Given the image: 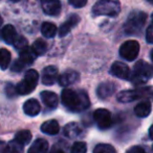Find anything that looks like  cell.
Wrapping results in <instances>:
<instances>
[{"label": "cell", "mask_w": 153, "mask_h": 153, "mask_svg": "<svg viewBox=\"0 0 153 153\" xmlns=\"http://www.w3.org/2000/svg\"><path fill=\"white\" fill-rule=\"evenodd\" d=\"M61 100L66 108L72 111H76V113L85 111L90 105L87 93L82 90H79V91H75L72 89L63 90L61 94Z\"/></svg>", "instance_id": "obj_1"}, {"label": "cell", "mask_w": 153, "mask_h": 153, "mask_svg": "<svg viewBox=\"0 0 153 153\" xmlns=\"http://www.w3.org/2000/svg\"><path fill=\"white\" fill-rule=\"evenodd\" d=\"M121 12V3L118 0H99L92 7L94 16L116 17Z\"/></svg>", "instance_id": "obj_2"}, {"label": "cell", "mask_w": 153, "mask_h": 153, "mask_svg": "<svg viewBox=\"0 0 153 153\" xmlns=\"http://www.w3.org/2000/svg\"><path fill=\"white\" fill-rule=\"evenodd\" d=\"M147 21V14L141 10H134L129 15L124 25V30L127 34H137L142 31Z\"/></svg>", "instance_id": "obj_3"}, {"label": "cell", "mask_w": 153, "mask_h": 153, "mask_svg": "<svg viewBox=\"0 0 153 153\" xmlns=\"http://www.w3.org/2000/svg\"><path fill=\"white\" fill-rule=\"evenodd\" d=\"M153 76V67L144 61H139L134 65L133 73L130 76V80L134 85H143Z\"/></svg>", "instance_id": "obj_4"}, {"label": "cell", "mask_w": 153, "mask_h": 153, "mask_svg": "<svg viewBox=\"0 0 153 153\" xmlns=\"http://www.w3.org/2000/svg\"><path fill=\"white\" fill-rule=\"evenodd\" d=\"M39 80V73L34 69L26 71L24 78L17 85L16 92L19 95H29L36 89Z\"/></svg>", "instance_id": "obj_5"}, {"label": "cell", "mask_w": 153, "mask_h": 153, "mask_svg": "<svg viewBox=\"0 0 153 153\" xmlns=\"http://www.w3.org/2000/svg\"><path fill=\"white\" fill-rule=\"evenodd\" d=\"M139 53V44L136 41H126L120 47V55L128 62L134 61Z\"/></svg>", "instance_id": "obj_6"}, {"label": "cell", "mask_w": 153, "mask_h": 153, "mask_svg": "<svg viewBox=\"0 0 153 153\" xmlns=\"http://www.w3.org/2000/svg\"><path fill=\"white\" fill-rule=\"evenodd\" d=\"M93 120L100 129H108L112 124V117L108 109L99 108L93 113Z\"/></svg>", "instance_id": "obj_7"}, {"label": "cell", "mask_w": 153, "mask_h": 153, "mask_svg": "<svg viewBox=\"0 0 153 153\" xmlns=\"http://www.w3.org/2000/svg\"><path fill=\"white\" fill-rule=\"evenodd\" d=\"M147 90L149 89H139V90H126L122 91L118 94L116 99L118 102L122 103H128L141 98V97L147 95Z\"/></svg>", "instance_id": "obj_8"}, {"label": "cell", "mask_w": 153, "mask_h": 153, "mask_svg": "<svg viewBox=\"0 0 153 153\" xmlns=\"http://www.w3.org/2000/svg\"><path fill=\"white\" fill-rule=\"evenodd\" d=\"M110 74L121 79H130L131 72L127 65L122 62H115L110 68Z\"/></svg>", "instance_id": "obj_9"}, {"label": "cell", "mask_w": 153, "mask_h": 153, "mask_svg": "<svg viewBox=\"0 0 153 153\" xmlns=\"http://www.w3.org/2000/svg\"><path fill=\"white\" fill-rule=\"evenodd\" d=\"M58 68L55 66H48L44 68L42 72V83L45 85H51L58 80L59 75H58Z\"/></svg>", "instance_id": "obj_10"}, {"label": "cell", "mask_w": 153, "mask_h": 153, "mask_svg": "<svg viewBox=\"0 0 153 153\" xmlns=\"http://www.w3.org/2000/svg\"><path fill=\"white\" fill-rule=\"evenodd\" d=\"M80 75L75 70H66L64 73H62L58 78V82L62 87H68L70 85H74L79 81Z\"/></svg>", "instance_id": "obj_11"}, {"label": "cell", "mask_w": 153, "mask_h": 153, "mask_svg": "<svg viewBox=\"0 0 153 153\" xmlns=\"http://www.w3.org/2000/svg\"><path fill=\"white\" fill-rule=\"evenodd\" d=\"M43 12L48 16H58L61 13V2L60 0H43Z\"/></svg>", "instance_id": "obj_12"}, {"label": "cell", "mask_w": 153, "mask_h": 153, "mask_svg": "<svg viewBox=\"0 0 153 153\" xmlns=\"http://www.w3.org/2000/svg\"><path fill=\"white\" fill-rule=\"evenodd\" d=\"M80 22V17L76 14H72L69 18L67 19L66 22H64L61 26L58 28V34L60 36H65L66 34L69 33V31L72 30V27H75L78 25V23Z\"/></svg>", "instance_id": "obj_13"}, {"label": "cell", "mask_w": 153, "mask_h": 153, "mask_svg": "<svg viewBox=\"0 0 153 153\" xmlns=\"http://www.w3.org/2000/svg\"><path fill=\"white\" fill-rule=\"evenodd\" d=\"M116 90L115 83L111 82V81H106V82L101 83L96 89V94L101 99H106L110 97L112 94H115Z\"/></svg>", "instance_id": "obj_14"}, {"label": "cell", "mask_w": 153, "mask_h": 153, "mask_svg": "<svg viewBox=\"0 0 153 153\" xmlns=\"http://www.w3.org/2000/svg\"><path fill=\"white\" fill-rule=\"evenodd\" d=\"M82 133H83V128L77 122L68 123L64 127V134L69 139H77V137H81Z\"/></svg>", "instance_id": "obj_15"}, {"label": "cell", "mask_w": 153, "mask_h": 153, "mask_svg": "<svg viewBox=\"0 0 153 153\" xmlns=\"http://www.w3.org/2000/svg\"><path fill=\"white\" fill-rule=\"evenodd\" d=\"M23 111L25 115L29 117H36L41 111L40 103L36 99H29L23 104Z\"/></svg>", "instance_id": "obj_16"}, {"label": "cell", "mask_w": 153, "mask_h": 153, "mask_svg": "<svg viewBox=\"0 0 153 153\" xmlns=\"http://www.w3.org/2000/svg\"><path fill=\"white\" fill-rule=\"evenodd\" d=\"M41 100L43 101L45 105L49 108H56L59 104V98L58 95L54 92L43 91L41 93Z\"/></svg>", "instance_id": "obj_17"}, {"label": "cell", "mask_w": 153, "mask_h": 153, "mask_svg": "<svg viewBox=\"0 0 153 153\" xmlns=\"http://www.w3.org/2000/svg\"><path fill=\"white\" fill-rule=\"evenodd\" d=\"M1 38L3 39L5 43H8V44H10V45H13L15 41H16V39L18 38V34H17V31H16V29H15V27L13 26V25L8 24V25H5V26L2 28Z\"/></svg>", "instance_id": "obj_18"}, {"label": "cell", "mask_w": 153, "mask_h": 153, "mask_svg": "<svg viewBox=\"0 0 153 153\" xmlns=\"http://www.w3.org/2000/svg\"><path fill=\"white\" fill-rule=\"evenodd\" d=\"M151 109H152L151 102L148 100H144V101H141V102L137 103V104L135 105L134 114L139 118H145L150 115Z\"/></svg>", "instance_id": "obj_19"}, {"label": "cell", "mask_w": 153, "mask_h": 153, "mask_svg": "<svg viewBox=\"0 0 153 153\" xmlns=\"http://www.w3.org/2000/svg\"><path fill=\"white\" fill-rule=\"evenodd\" d=\"M60 126L59 123L56 120H48V121H45L41 125V131L45 134L49 135H55L59 132Z\"/></svg>", "instance_id": "obj_20"}, {"label": "cell", "mask_w": 153, "mask_h": 153, "mask_svg": "<svg viewBox=\"0 0 153 153\" xmlns=\"http://www.w3.org/2000/svg\"><path fill=\"white\" fill-rule=\"evenodd\" d=\"M48 143L44 139H37L29 147L27 153H47Z\"/></svg>", "instance_id": "obj_21"}, {"label": "cell", "mask_w": 153, "mask_h": 153, "mask_svg": "<svg viewBox=\"0 0 153 153\" xmlns=\"http://www.w3.org/2000/svg\"><path fill=\"white\" fill-rule=\"evenodd\" d=\"M19 56H20L19 59H20L25 66H27V65H31L32 62L35 61L37 55L34 52L32 47H26L25 49H23V50H21L20 52H19Z\"/></svg>", "instance_id": "obj_22"}, {"label": "cell", "mask_w": 153, "mask_h": 153, "mask_svg": "<svg viewBox=\"0 0 153 153\" xmlns=\"http://www.w3.org/2000/svg\"><path fill=\"white\" fill-rule=\"evenodd\" d=\"M41 32H42L43 36L47 39H51L57 34L58 28L54 23L51 22H44L41 26Z\"/></svg>", "instance_id": "obj_23"}, {"label": "cell", "mask_w": 153, "mask_h": 153, "mask_svg": "<svg viewBox=\"0 0 153 153\" xmlns=\"http://www.w3.org/2000/svg\"><path fill=\"white\" fill-rule=\"evenodd\" d=\"M15 141L18 142L19 144H21L22 146H25L27 144L31 143L32 141V133L29 130H26V129H23V130H20L16 133L15 135Z\"/></svg>", "instance_id": "obj_24"}, {"label": "cell", "mask_w": 153, "mask_h": 153, "mask_svg": "<svg viewBox=\"0 0 153 153\" xmlns=\"http://www.w3.org/2000/svg\"><path fill=\"white\" fill-rule=\"evenodd\" d=\"M23 148H24V146H22L18 142L13 140V141H11L10 143L4 146L2 153H22Z\"/></svg>", "instance_id": "obj_25"}, {"label": "cell", "mask_w": 153, "mask_h": 153, "mask_svg": "<svg viewBox=\"0 0 153 153\" xmlns=\"http://www.w3.org/2000/svg\"><path fill=\"white\" fill-rule=\"evenodd\" d=\"M32 48H33L34 52H35L36 55L38 56V55L44 54L47 51V44L45 41L41 40V39H38V40H36L35 42H34Z\"/></svg>", "instance_id": "obj_26"}, {"label": "cell", "mask_w": 153, "mask_h": 153, "mask_svg": "<svg viewBox=\"0 0 153 153\" xmlns=\"http://www.w3.org/2000/svg\"><path fill=\"white\" fill-rule=\"evenodd\" d=\"M11 62V52L8 49H0V68L2 70L8 69Z\"/></svg>", "instance_id": "obj_27"}, {"label": "cell", "mask_w": 153, "mask_h": 153, "mask_svg": "<svg viewBox=\"0 0 153 153\" xmlns=\"http://www.w3.org/2000/svg\"><path fill=\"white\" fill-rule=\"evenodd\" d=\"M93 153H116V150L109 144H99L94 147Z\"/></svg>", "instance_id": "obj_28"}, {"label": "cell", "mask_w": 153, "mask_h": 153, "mask_svg": "<svg viewBox=\"0 0 153 153\" xmlns=\"http://www.w3.org/2000/svg\"><path fill=\"white\" fill-rule=\"evenodd\" d=\"M14 47L16 49H18L19 51L23 50L26 47H29V43H27V40L22 36H18V38L16 39V41L14 42Z\"/></svg>", "instance_id": "obj_29"}, {"label": "cell", "mask_w": 153, "mask_h": 153, "mask_svg": "<svg viewBox=\"0 0 153 153\" xmlns=\"http://www.w3.org/2000/svg\"><path fill=\"white\" fill-rule=\"evenodd\" d=\"M87 152V146L84 142H76L72 145L70 153H86Z\"/></svg>", "instance_id": "obj_30"}, {"label": "cell", "mask_w": 153, "mask_h": 153, "mask_svg": "<svg viewBox=\"0 0 153 153\" xmlns=\"http://www.w3.org/2000/svg\"><path fill=\"white\" fill-rule=\"evenodd\" d=\"M68 2H69V4H72V6H75V7L80 8L86 5L87 0H68Z\"/></svg>", "instance_id": "obj_31"}, {"label": "cell", "mask_w": 153, "mask_h": 153, "mask_svg": "<svg viewBox=\"0 0 153 153\" xmlns=\"http://www.w3.org/2000/svg\"><path fill=\"white\" fill-rule=\"evenodd\" d=\"M25 67V65L23 64L22 62L20 61V59H18V61H16L14 62V65L12 66V71H16V72H20V71L23 70V68Z\"/></svg>", "instance_id": "obj_32"}, {"label": "cell", "mask_w": 153, "mask_h": 153, "mask_svg": "<svg viewBox=\"0 0 153 153\" xmlns=\"http://www.w3.org/2000/svg\"><path fill=\"white\" fill-rule=\"evenodd\" d=\"M146 40L149 44H153V26L150 25L146 30Z\"/></svg>", "instance_id": "obj_33"}, {"label": "cell", "mask_w": 153, "mask_h": 153, "mask_svg": "<svg viewBox=\"0 0 153 153\" xmlns=\"http://www.w3.org/2000/svg\"><path fill=\"white\" fill-rule=\"evenodd\" d=\"M126 153H146V152L141 146H133L130 149L127 150Z\"/></svg>", "instance_id": "obj_34"}, {"label": "cell", "mask_w": 153, "mask_h": 153, "mask_svg": "<svg viewBox=\"0 0 153 153\" xmlns=\"http://www.w3.org/2000/svg\"><path fill=\"white\" fill-rule=\"evenodd\" d=\"M49 153H65V152H64V150L61 149V148L54 147L53 149L50 150V152H49Z\"/></svg>", "instance_id": "obj_35"}, {"label": "cell", "mask_w": 153, "mask_h": 153, "mask_svg": "<svg viewBox=\"0 0 153 153\" xmlns=\"http://www.w3.org/2000/svg\"><path fill=\"white\" fill-rule=\"evenodd\" d=\"M149 137H150V139L153 140V125L149 128Z\"/></svg>", "instance_id": "obj_36"}, {"label": "cell", "mask_w": 153, "mask_h": 153, "mask_svg": "<svg viewBox=\"0 0 153 153\" xmlns=\"http://www.w3.org/2000/svg\"><path fill=\"white\" fill-rule=\"evenodd\" d=\"M2 22H3V20H2L1 16H0V26H1V25H2ZM0 36H1V31H0Z\"/></svg>", "instance_id": "obj_37"}, {"label": "cell", "mask_w": 153, "mask_h": 153, "mask_svg": "<svg viewBox=\"0 0 153 153\" xmlns=\"http://www.w3.org/2000/svg\"><path fill=\"white\" fill-rule=\"evenodd\" d=\"M150 56H151V61L153 62V50L151 51V53H150Z\"/></svg>", "instance_id": "obj_38"}, {"label": "cell", "mask_w": 153, "mask_h": 153, "mask_svg": "<svg viewBox=\"0 0 153 153\" xmlns=\"http://www.w3.org/2000/svg\"><path fill=\"white\" fill-rule=\"evenodd\" d=\"M148 2H149L150 4H153V0H147Z\"/></svg>", "instance_id": "obj_39"}, {"label": "cell", "mask_w": 153, "mask_h": 153, "mask_svg": "<svg viewBox=\"0 0 153 153\" xmlns=\"http://www.w3.org/2000/svg\"><path fill=\"white\" fill-rule=\"evenodd\" d=\"M12 2H19V1H21V0H11Z\"/></svg>", "instance_id": "obj_40"}, {"label": "cell", "mask_w": 153, "mask_h": 153, "mask_svg": "<svg viewBox=\"0 0 153 153\" xmlns=\"http://www.w3.org/2000/svg\"><path fill=\"white\" fill-rule=\"evenodd\" d=\"M152 26H153V14H152Z\"/></svg>", "instance_id": "obj_41"}, {"label": "cell", "mask_w": 153, "mask_h": 153, "mask_svg": "<svg viewBox=\"0 0 153 153\" xmlns=\"http://www.w3.org/2000/svg\"><path fill=\"white\" fill-rule=\"evenodd\" d=\"M152 150H153V146H152Z\"/></svg>", "instance_id": "obj_42"}, {"label": "cell", "mask_w": 153, "mask_h": 153, "mask_svg": "<svg viewBox=\"0 0 153 153\" xmlns=\"http://www.w3.org/2000/svg\"><path fill=\"white\" fill-rule=\"evenodd\" d=\"M41 1H43V0H41Z\"/></svg>", "instance_id": "obj_43"}]
</instances>
